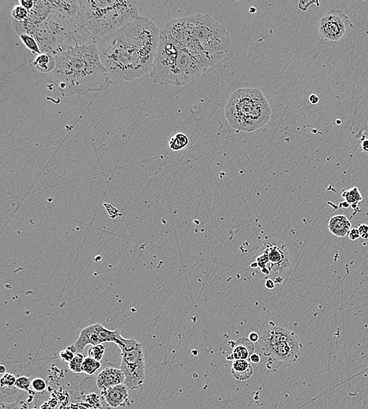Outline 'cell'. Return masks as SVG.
I'll list each match as a JSON object with an SVG mask.
<instances>
[{"label": "cell", "instance_id": "obj_1", "mask_svg": "<svg viewBox=\"0 0 368 409\" xmlns=\"http://www.w3.org/2000/svg\"><path fill=\"white\" fill-rule=\"evenodd\" d=\"M159 36L160 30L156 24L141 17L97 39L95 44L110 85L134 81L151 72Z\"/></svg>", "mask_w": 368, "mask_h": 409}, {"label": "cell", "instance_id": "obj_2", "mask_svg": "<svg viewBox=\"0 0 368 409\" xmlns=\"http://www.w3.org/2000/svg\"><path fill=\"white\" fill-rule=\"evenodd\" d=\"M53 56L55 69L41 76L65 96L101 91L109 86L108 73L95 43L68 47Z\"/></svg>", "mask_w": 368, "mask_h": 409}, {"label": "cell", "instance_id": "obj_3", "mask_svg": "<svg viewBox=\"0 0 368 409\" xmlns=\"http://www.w3.org/2000/svg\"><path fill=\"white\" fill-rule=\"evenodd\" d=\"M223 55H206L181 47L159 36L150 77L159 85L183 86L219 62Z\"/></svg>", "mask_w": 368, "mask_h": 409}, {"label": "cell", "instance_id": "obj_4", "mask_svg": "<svg viewBox=\"0 0 368 409\" xmlns=\"http://www.w3.org/2000/svg\"><path fill=\"white\" fill-rule=\"evenodd\" d=\"M160 35L181 47L200 53L224 55L231 47L227 28L208 14H196L169 21Z\"/></svg>", "mask_w": 368, "mask_h": 409}, {"label": "cell", "instance_id": "obj_5", "mask_svg": "<svg viewBox=\"0 0 368 409\" xmlns=\"http://www.w3.org/2000/svg\"><path fill=\"white\" fill-rule=\"evenodd\" d=\"M78 2L82 28L94 43L141 18L138 2L134 0H80Z\"/></svg>", "mask_w": 368, "mask_h": 409}, {"label": "cell", "instance_id": "obj_6", "mask_svg": "<svg viewBox=\"0 0 368 409\" xmlns=\"http://www.w3.org/2000/svg\"><path fill=\"white\" fill-rule=\"evenodd\" d=\"M272 109L262 90L247 88L232 93L225 105V116L233 129L252 132L268 124Z\"/></svg>", "mask_w": 368, "mask_h": 409}, {"label": "cell", "instance_id": "obj_7", "mask_svg": "<svg viewBox=\"0 0 368 409\" xmlns=\"http://www.w3.org/2000/svg\"><path fill=\"white\" fill-rule=\"evenodd\" d=\"M259 342L264 355L276 361L293 363L299 357L298 335L284 326H269L263 331Z\"/></svg>", "mask_w": 368, "mask_h": 409}, {"label": "cell", "instance_id": "obj_8", "mask_svg": "<svg viewBox=\"0 0 368 409\" xmlns=\"http://www.w3.org/2000/svg\"><path fill=\"white\" fill-rule=\"evenodd\" d=\"M121 350L120 369L125 376L124 385L130 390L140 389L145 381V361L143 349L135 339L123 338L118 345Z\"/></svg>", "mask_w": 368, "mask_h": 409}, {"label": "cell", "instance_id": "obj_9", "mask_svg": "<svg viewBox=\"0 0 368 409\" xmlns=\"http://www.w3.org/2000/svg\"><path fill=\"white\" fill-rule=\"evenodd\" d=\"M291 254L285 244L268 236L263 243V254L257 258V264L263 273L282 274L291 267Z\"/></svg>", "mask_w": 368, "mask_h": 409}, {"label": "cell", "instance_id": "obj_10", "mask_svg": "<svg viewBox=\"0 0 368 409\" xmlns=\"http://www.w3.org/2000/svg\"><path fill=\"white\" fill-rule=\"evenodd\" d=\"M353 25L346 14L339 10H331L320 18L318 31L326 41L337 42L342 39Z\"/></svg>", "mask_w": 368, "mask_h": 409}, {"label": "cell", "instance_id": "obj_11", "mask_svg": "<svg viewBox=\"0 0 368 409\" xmlns=\"http://www.w3.org/2000/svg\"><path fill=\"white\" fill-rule=\"evenodd\" d=\"M124 337L120 330H111L105 327L100 322L90 325L81 330L79 336L74 346L78 353H82L86 346H98L105 342H113L116 346L120 344Z\"/></svg>", "mask_w": 368, "mask_h": 409}, {"label": "cell", "instance_id": "obj_12", "mask_svg": "<svg viewBox=\"0 0 368 409\" xmlns=\"http://www.w3.org/2000/svg\"><path fill=\"white\" fill-rule=\"evenodd\" d=\"M129 390L124 384H121L106 389L101 393L108 407L110 409H116L119 407H126L131 405Z\"/></svg>", "mask_w": 368, "mask_h": 409}, {"label": "cell", "instance_id": "obj_13", "mask_svg": "<svg viewBox=\"0 0 368 409\" xmlns=\"http://www.w3.org/2000/svg\"><path fill=\"white\" fill-rule=\"evenodd\" d=\"M125 376L121 369L106 368L97 376L96 384L101 392L124 383Z\"/></svg>", "mask_w": 368, "mask_h": 409}, {"label": "cell", "instance_id": "obj_14", "mask_svg": "<svg viewBox=\"0 0 368 409\" xmlns=\"http://www.w3.org/2000/svg\"><path fill=\"white\" fill-rule=\"evenodd\" d=\"M233 352L226 356L227 360H248L255 353V345L249 338H241L237 342H233Z\"/></svg>", "mask_w": 368, "mask_h": 409}, {"label": "cell", "instance_id": "obj_15", "mask_svg": "<svg viewBox=\"0 0 368 409\" xmlns=\"http://www.w3.org/2000/svg\"><path fill=\"white\" fill-rule=\"evenodd\" d=\"M350 220L345 215H335L330 218L328 230L333 235L339 238H344L348 235L352 229Z\"/></svg>", "mask_w": 368, "mask_h": 409}, {"label": "cell", "instance_id": "obj_16", "mask_svg": "<svg viewBox=\"0 0 368 409\" xmlns=\"http://www.w3.org/2000/svg\"><path fill=\"white\" fill-rule=\"evenodd\" d=\"M33 65L41 75L48 74L55 69L56 59L52 54L42 53L34 59Z\"/></svg>", "mask_w": 368, "mask_h": 409}, {"label": "cell", "instance_id": "obj_17", "mask_svg": "<svg viewBox=\"0 0 368 409\" xmlns=\"http://www.w3.org/2000/svg\"><path fill=\"white\" fill-rule=\"evenodd\" d=\"M254 373L252 365L247 360H237L233 362L232 374L236 380L245 381L251 377Z\"/></svg>", "mask_w": 368, "mask_h": 409}, {"label": "cell", "instance_id": "obj_18", "mask_svg": "<svg viewBox=\"0 0 368 409\" xmlns=\"http://www.w3.org/2000/svg\"><path fill=\"white\" fill-rule=\"evenodd\" d=\"M342 198L345 201L344 203L347 204V206L352 207L353 209L358 208L359 204L363 201L362 195L357 187L343 191Z\"/></svg>", "mask_w": 368, "mask_h": 409}, {"label": "cell", "instance_id": "obj_19", "mask_svg": "<svg viewBox=\"0 0 368 409\" xmlns=\"http://www.w3.org/2000/svg\"><path fill=\"white\" fill-rule=\"evenodd\" d=\"M189 144V138L185 134L179 132L171 138L169 141V148L173 151H181L188 147Z\"/></svg>", "mask_w": 368, "mask_h": 409}, {"label": "cell", "instance_id": "obj_20", "mask_svg": "<svg viewBox=\"0 0 368 409\" xmlns=\"http://www.w3.org/2000/svg\"><path fill=\"white\" fill-rule=\"evenodd\" d=\"M102 367V363L94 358L86 356L82 364V373L86 374L87 376H93L98 372Z\"/></svg>", "mask_w": 368, "mask_h": 409}, {"label": "cell", "instance_id": "obj_21", "mask_svg": "<svg viewBox=\"0 0 368 409\" xmlns=\"http://www.w3.org/2000/svg\"><path fill=\"white\" fill-rule=\"evenodd\" d=\"M20 38L22 39L24 44L27 47V49L31 51L34 55H41L42 51L39 47V43L34 36L31 35H27V34H22L20 35Z\"/></svg>", "mask_w": 368, "mask_h": 409}, {"label": "cell", "instance_id": "obj_22", "mask_svg": "<svg viewBox=\"0 0 368 409\" xmlns=\"http://www.w3.org/2000/svg\"><path fill=\"white\" fill-rule=\"evenodd\" d=\"M29 11L22 5H17L12 10V21L17 22H25L28 18Z\"/></svg>", "mask_w": 368, "mask_h": 409}, {"label": "cell", "instance_id": "obj_23", "mask_svg": "<svg viewBox=\"0 0 368 409\" xmlns=\"http://www.w3.org/2000/svg\"><path fill=\"white\" fill-rule=\"evenodd\" d=\"M85 356L82 353H77L73 360L69 363V368L71 372L74 373H82V364L84 361Z\"/></svg>", "mask_w": 368, "mask_h": 409}, {"label": "cell", "instance_id": "obj_24", "mask_svg": "<svg viewBox=\"0 0 368 409\" xmlns=\"http://www.w3.org/2000/svg\"><path fill=\"white\" fill-rule=\"evenodd\" d=\"M105 352V347L104 345L92 346L89 349L88 356L101 362L104 357Z\"/></svg>", "mask_w": 368, "mask_h": 409}, {"label": "cell", "instance_id": "obj_25", "mask_svg": "<svg viewBox=\"0 0 368 409\" xmlns=\"http://www.w3.org/2000/svg\"><path fill=\"white\" fill-rule=\"evenodd\" d=\"M77 353L78 352H77V348L73 345V346H69L68 348L62 350L60 352V357H61L62 361L66 362V363H70Z\"/></svg>", "mask_w": 368, "mask_h": 409}, {"label": "cell", "instance_id": "obj_26", "mask_svg": "<svg viewBox=\"0 0 368 409\" xmlns=\"http://www.w3.org/2000/svg\"><path fill=\"white\" fill-rule=\"evenodd\" d=\"M16 381H17V378L14 375L10 373L4 374L3 376L0 380V383H1V387L2 388H12L15 387Z\"/></svg>", "mask_w": 368, "mask_h": 409}, {"label": "cell", "instance_id": "obj_27", "mask_svg": "<svg viewBox=\"0 0 368 409\" xmlns=\"http://www.w3.org/2000/svg\"><path fill=\"white\" fill-rule=\"evenodd\" d=\"M31 385V380L26 376H22V377L17 378V381H16L14 386H15L16 389H19V390L27 391V390H29Z\"/></svg>", "mask_w": 368, "mask_h": 409}, {"label": "cell", "instance_id": "obj_28", "mask_svg": "<svg viewBox=\"0 0 368 409\" xmlns=\"http://www.w3.org/2000/svg\"><path fill=\"white\" fill-rule=\"evenodd\" d=\"M31 388L35 392H43L47 388V382L42 378H35L31 381Z\"/></svg>", "mask_w": 368, "mask_h": 409}, {"label": "cell", "instance_id": "obj_29", "mask_svg": "<svg viewBox=\"0 0 368 409\" xmlns=\"http://www.w3.org/2000/svg\"><path fill=\"white\" fill-rule=\"evenodd\" d=\"M358 230L361 234V238L363 239H368V225L365 224H361L359 226Z\"/></svg>", "mask_w": 368, "mask_h": 409}, {"label": "cell", "instance_id": "obj_30", "mask_svg": "<svg viewBox=\"0 0 368 409\" xmlns=\"http://www.w3.org/2000/svg\"><path fill=\"white\" fill-rule=\"evenodd\" d=\"M348 236H349V240H351V241L358 240L359 238H361V234H360L358 228H352L350 232H349Z\"/></svg>", "mask_w": 368, "mask_h": 409}, {"label": "cell", "instance_id": "obj_31", "mask_svg": "<svg viewBox=\"0 0 368 409\" xmlns=\"http://www.w3.org/2000/svg\"><path fill=\"white\" fill-rule=\"evenodd\" d=\"M0 409H20L19 404L18 402L14 403H2L0 404Z\"/></svg>", "mask_w": 368, "mask_h": 409}, {"label": "cell", "instance_id": "obj_32", "mask_svg": "<svg viewBox=\"0 0 368 409\" xmlns=\"http://www.w3.org/2000/svg\"><path fill=\"white\" fill-rule=\"evenodd\" d=\"M21 5L24 7L26 8V10H32L34 7V5H35V1H29V0H22L20 2Z\"/></svg>", "mask_w": 368, "mask_h": 409}, {"label": "cell", "instance_id": "obj_33", "mask_svg": "<svg viewBox=\"0 0 368 409\" xmlns=\"http://www.w3.org/2000/svg\"><path fill=\"white\" fill-rule=\"evenodd\" d=\"M250 360L253 364H259V362L261 361V356H259V354L254 353L250 357Z\"/></svg>", "mask_w": 368, "mask_h": 409}, {"label": "cell", "instance_id": "obj_34", "mask_svg": "<svg viewBox=\"0 0 368 409\" xmlns=\"http://www.w3.org/2000/svg\"><path fill=\"white\" fill-rule=\"evenodd\" d=\"M309 100L310 102H311L312 104L316 105L318 104L319 102V97L315 94H312L310 95V98H309Z\"/></svg>", "mask_w": 368, "mask_h": 409}, {"label": "cell", "instance_id": "obj_35", "mask_svg": "<svg viewBox=\"0 0 368 409\" xmlns=\"http://www.w3.org/2000/svg\"><path fill=\"white\" fill-rule=\"evenodd\" d=\"M259 338H260V337H259V334L255 332L251 333L250 335H249V340L252 342L253 343L258 342L259 340Z\"/></svg>", "mask_w": 368, "mask_h": 409}, {"label": "cell", "instance_id": "obj_36", "mask_svg": "<svg viewBox=\"0 0 368 409\" xmlns=\"http://www.w3.org/2000/svg\"><path fill=\"white\" fill-rule=\"evenodd\" d=\"M265 286H266L267 288L269 290L274 289L275 287V283L274 282L272 281V279H268L266 281V283H265Z\"/></svg>", "mask_w": 368, "mask_h": 409}, {"label": "cell", "instance_id": "obj_37", "mask_svg": "<svg viewBox=\"0 0 368 409\" xmlns=\"http://www.w3.org/2000/svg\"><path fill=\"white\" fill-rule=\"evenodd\" d=\"M361 147L365 153H368V140H365L361 144Z\"/></svg>", "mask_w": 368, "mask_h": 409}, {"label": "cell", "instance_id": "obj_38", "mask_svg": "<svg viewBox=\"0 0 368 409\" xmlns=\"http://www.w3.org/2000/svg\"><path fill=\"white\" fill-rule=\"evenodd\" d=\"M6 368L4 367L3 365L1 366V370H0V372L1 374H6Z\"/></svg>", "mask_w": 368, "mask_h": 409}]
</instances>
